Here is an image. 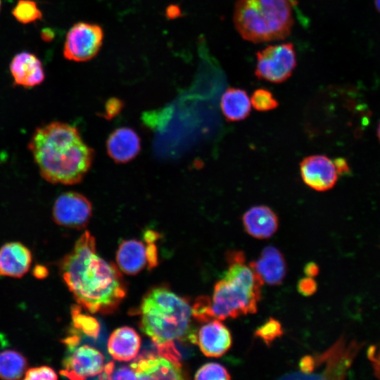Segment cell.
<instances>
[{
	"mask_svg": "<svg viewBox=\"0 0 380 380\" xmlns=\"http://www.w3.org/2000/svg\"><path fill=\"white\" fill-rule=\"evenodd\" d=\"M63 280L77 303L95 313L113 312L126 289L120 271L96 253L95 238L85 231L61 262Z\"/></svg>",
	"mask_w": 380,
	"mask_h": 380,
	"instance_id": "obj_1",
	"label": "cell"
},
{
	"mask_svg": "<svg viewBox=\"0 0 380 380\" xmlns=\"http://www.w3.org/2000/svg\"><path fill=\"white\" fill-rule=\"evenodd\" d=\"M28 148L41 176L51 184L80 183L94 157L75 127L58 121L36 129Z\"/></svg>",
	"mask_w": 380,
	"mask_h": 380,
	"instance_id": "obj_2",
	"label": "cell"
},
{
	"mask_svg": "<svg viewBox=\"0 0 380 380\" xmlns=\"http://www.w3.org/2000/svg\"><path fill=\"white\" fill-rule=\"evenodd\" d=\"M141 327L160 355L180 363L175 342L197 343L188 301L165 288L148 293L141 305Z\"/></svg>",
	"mask_w": 380,
	"mask_h": 380,
	"instance_id": "obj_3",
	"label": "cell"
},
{
	"mask_svg": "<svg viewBox=\"0 0 380 380\" xmlns=\"http://www.w3.org/2000/svg\"><path fill=\"white\" fill-rule=\"evenodd\" d=\"M226 260L227 270L214 287L211 301L214 317L225 319L255 313L264 284L262 279L250 265H246L243 253H233Z\"/></svg>",
	"mask_w": 380,
	"mask_h": 380,
	"instance_id": "obj_4",
	"label": "cell"
},
{
	"mask_svg": "<svg viewBox=\"0 0 380 380\" xmlns=\"http://www.w3.org/2000/svg\"><path fill=\"white\" fill-rule=\"evenodd\" d=\"M294 0H238L233 20L243 39L253 43L288 37L293 25Z\"/></svg>",
	"mask_w": 380,
	"mask_h": 380,
	"instance_id": "obj_5",
	"label": "cell"
},
{
	"mask_svg": "<svg viewBox=\"0 0 380 380\" xmlns=\"http://www.w3.org/2000/svg\"><path fill=\"white\" fill-rule=\"evenodd\" d=\"M296 65V52L293 44L269 45L256 53L255 75L261 80L281 83L291 76Z\"/></svg>",
	"mask_w": 380,
	"mask_h": 380,
	"instance_id": "obj_6",
	"label": "cell"
},
{
	"mask_svg": "<svg viewBox=\"0 0 380 380\" xmlns=\"http://www.w3.org/2000/svg\"><path fill=\"white\" fill-rule=\"evenodd\" d=\"M103 39L102 27L94 23L78 22L68 30L63 46V56L69 61L85 62L99 51Z\"/></svg>",
	"mask_w": 380,
	"mask_h": 380,
	"instance_id": "obj_7",
	"label": "cell"
},
{
	"mask_svg": "<svg viewBox=\"0 0 380 380\" xmlns=\"http://www.w3.org/2000/svg\"><path fill=\"white\" fill-rule=\"evenodd\" d=\"M91 214V203L86 196L75 191L61 194L52 208L54 222L70 229H80L86 227Z\"/></svg>",
	"mask_w": 380,
	"mask_h": 380,
	"instance_id": "obj_8",
	"label": "cell"
},
{
	"mask_svg": "<svg viewBox=\"0 0 380 380\" xmlns=\"http://www.w3.org/2000/svg\"><path fill=\"white\" fill-rule=\"evenodd\" d=\"M63 360L61 374L70 379L80 380L99 375L104 369V357L97 349L84 345L70 349Z\"/></svg>",
	"mask_w": 380,
	"mask_h": 380,
	"instance_id": "obj_9",
	"label": "cell"
},
{
	"mask_svg": "<svg viewBox=\"0 0 380 380\" xmlns=\"http://www.w3.org/2000/svg\"><path fill=\"white\" fill-rule=\"evenodd\" d=\"M300 172L304 183L317 191L332 189L338 175L334 161L324 155L304 158L300 163Z\"/></svg>",
	"mask_w": 380,
	"mask_h": 380,
	"instance_id": "obj_10",
	"label": "cell"
},
{
	"mask_svg": "<svg viewBox=\"0 0 380 380\" xmlns=\"http://www.w3.org/2000/svg\"><path fill=\"white\" fill-rule=\"evenodd\" d=\"M355 341L348 344L345 339L338 340L328 350L314 356L316 367L327 362L322 379H343L351 365L358 350Z\"/></svg>",
	"mask_w": 380,
	"mask_h": 380,
	"instance_id": "obj_11",
	"label": "cell"
},
{
	"mask_svg": "<svg viewBox=\"0 0 380 380\" xmlns=\"http://www.w3.org/2000/svg\"><path fill=\"white\" fill-rule=\"evenodd\" d=\"M137 379H184L180 363L165 357L151 355L139 357L130 365Z\"/></svg>",
	"mask_w": 380,
	"mask_h": 380,
	"instance_id": "obj_12",
	"label": "cell"
},
{
	"mask_svg": "<svg viewBox=\"0 0 380 380\" xmlns=\"http://www.w3.org/2000/svg\"><path fill=\"white\" fill-rule=\"evenodd\" d=\"M10 71L15 84L25 88L38 86L45 79L41 61L36 55L27 51L14 56L10 63Z\"/></svg>",
	"mask_w": 380,
	"mask_h": 380,
	"instance_id": "obj_13",
	"label": "cell"
},
{
	"mask_svg": "<svg viewBox=\"0 0 380 380\" xmlns=\"http://www.w3.org/2000/svg\"><path fill=\"white\" fill-rule=\"evenodd\" d=\"M106 149L115 163H126L134 159L140 152L141 139L132 128L119 127L108 136Z\"/></svg>",
	"mask_w": 380,
	"mask_h": 380,
	"instance_id": "obj_14",
	"label": "cell"
},
{
	"mask_svg": "<svg viewBox=\"0 0 380 380\" xmlns=\"http://www.w3.org/2000/svg\"><path fill=\"white\" fill-rule=\"evenodd\" d=\"M232 342L230 331L219 320L203 325L197 335V343L201 352L208 357L222 356L230 348Z\"/></svg>",
	"mask_w": 380,
	"mask_h": 380,
	"instance_id": "obj_15",
	"label": "cell"
},
{
	"mask_svg": "<svg viewBox=\"0 0 380 380\" xmlns=\"http://www.w3.org/2000/svg\"><path fill=\"white\" fill-rule=\"evenodd\" d=\"M249 265L263 282L276 286L282 283L286 274V262L281 252L273 246L265 247L260 257Z\"/></svg>",
	"mask_w": 380,
	"mask_h": 380,
	"instance_id": "obj_16",
	"label": "cell"
},
{
	"mask_svg": "<svg viewBox=\"0 0 380 380\" xmlns=\"http://www.w3.org/2000/svg\"><path fill=\"white\" fill-rule=\"evenodd\" d=\"M243 226L251 236L264 239L271 237L279 227V219L274 210L267 205L251 207L242 216Z\"/></svg>",
	"mask_w": 380,
	"mask_h": 380,
	"instance_id": "obj_17",
	"label": "cell"
},
{
	"mask_svg": "<svg viewBox=\"0 0 380 380\" xmlns=\"http://www.w3.org/2000/svg\"><path fill=\"white\" fill-rule=\"evenodd\" d=\"M32 262L29 249L19 242L6 243L0 248V274L21 277L27 273Z\"/></svg>",
	"mask_w": 380,
	"mask_h": 380,
	"instance_id": "obj_18",
	"label": "cell"
},
{
	"mask_svg": "<svg viewBox=\"0 0 380 380\" xmlns=\"http://www.w3.org/2000/svg\"><path fill=\"white\" fill-rule=\"evenodd\" d=\"M141 346V338L131 327L116 329L108 341V350L113 359L129 361L135 358Z\"/></svg>",
	"mask_w": 380,
	"mask_h": 380,
	"instance_id": "obj_19",
	"label": "cell"
},
{
	"mask_svg": "<svg viewBox=\"0 0 380 380\" xmlns=\"http://www.w3.org/2000/svg\"><path fill=\"white\" fill-rule=\"evenodd\" d=\"M116 260L123 272L136 274L148 264L147 247L136 239L123 241L119 246Z\"/></svg>",
	"mask_w": 380,
	"mask_h": 380,
	"instance_id": "obj_20",
	"label": "cell"
},
{
	"mask_svg": "<svg viewBox=\"0 0 380 380\" xmlns=\"http://www.w3.org/2000/svg\"><path fill=\"white\" fill-rule=\"evenodd\" d=\"M220 108L227 120L241 121L250 115L251 99L245 90L238 87H229L221 97Z\"/></svg>",
	"mask_w": 380,
	"mask_h": 380,
	"instance_id": "obj_21",
	"label": "cell"
},
{
	"mask_svg": "<svg viewBox=\"0 0 380 380\" xmlns=\"http://www.w3.org/2000/svg\"><path fill=\"white\" fill-rule=\"evenodd\" d=\"M26 358L19 352L7 350L0 353V378L19 379L25 373Z\"/></svg>",
	"mask_w": 380,
	"mask_h": 380,
	"instance_id": "obj_22",
	"label": "cell"
},
{
	"mask_svg": "<svg viewBox=\"0 0 380 380\" xmlns=\"http://www.w3.org/2000/svg\"><path fill=\"white\" fill-rule=\"evenodd\" d=\"M12 15L19 23L29 24L42 18V13L32 0H19L12 10Z\"/></svg>",
	"mask_w": 380,
	"mask_h": 380,
	"instance_id": "obj_23",
	"label": "cell"
},
{
	"mask_svg": "<svg viewBox=\"0 0 380 380\" xmlns=\"http://www.w3.org/2000/svg\"><path fill=\"white\" fill-rule=\"evenodd\" d=\"M72 317L73 325L77 329L82 331L89 336L97 337L100 327L95 318L82 314L78 306L72 308Z\"/></svg>",
	"mask_w": 380,
	"mask_h": 380,
	"instance_id": "obj_24",
	"label": "cell"
},
{
	"mask_svg": "<svg viewBox=\"0 0 380 380\" xmlns=\"http://www.w3.org/2000/svg\"><path fill=\"white\" fill-rule=\"evenodd\" d=\"M282 334L283 329L281 323L273 317H270L254 333L255 336L262 341L267 346H270Z\"/></svg>",
	"mask_w": 380,
	"mask_h": 380,
	"instance_id": "obj_25",
	"label": "cell"
},
{
	"mask_svg": "<svg viewBox=\"0 0 380 380\" xmlns=\"http://www.w3.org/2000/svg\"><path fill=\"white\" fill-rule=\"evenodd\" d=\"M250 99L254 109L260 112L270 111L279 106V102L272 93L263 88L255 90Z\"/></svg>",
	"mask_w": 380,
	"mask_h": 380,
	"instance_id": "obj_26",
	"label": "cell"
},
{
	"mask_svg": "<svg viewBox=\"0 0 380 380\" xmlns=\"http://www.w3.org/2000/svg\"><path fill=\"white\" fill-rule=\"evenodd\" d=\"M196 379H230L227 369L220 364L210 362L203 365L196 373Z\"/></svg>",
	"mask_w": 380,
	"mask_h": 380,
	"instance_id": "obj_27",
	"label": "cell"
},
{
	"mask_svg": "<svg viewBox=\"0 0 380 380\" xmlns=\"http://www.w3.org/2000/svg\"><path fill=\"white\" fill-rule=\"evenodd\" d=\"M192 315L200 322L211 321L215 318L211 308V301L208 296H200L191 308Z\"/></svg>",
	"mask_w": 380,
	"mask_h": 380,
	"instance_id": "obj_28",
	"label": "cell"
},
{
	"mask_svg": "<svg viewBox=\"0 0 380 380\" xmlns=\"http://www.w3.org/2000/svg\"><path fill=\"white\" fill-rule=\"evenodd\" d=\"M25 379H57L58 376L53 369L47 366L31 368L25 373Z\"/></svg>",
	"mask_w": 380,
	"mask_h": 380,
	"instance_id": "obj_29",
	"label": "cell"
},
{
	"mask_svg": "<svg viewBox=\"0 0 380 380\" xmlns=\"http://www.w3.org/2000/svg\"><path fill=\"white\" fill-rule=\"evenodd\" d=\"M317 287L315 280L310 277L300 279L297 284L298 292L305 296L314 294L317 290Z\"/></svg>",
	"mask_w": 380,
	"mask_h": 380,
	"instance_id": "obj_30",
	"label": "cell"
},
{
	"mask_svg": "<svg viewBox=\"0 0 380 380\" xmlns=\"http://www.w3.org/2000/svg\"><path fill=\"white\" fill-rule=\"evenodd\" d=\"M108 379H137V376L130 366H124L117 369L114 367Z\"/></svg>",
	"mask_w": 380,
	"mask_h": 380,
	"instance_id": "obj_31",
	"label": "cell"
},
{
	"mask_svg": "<svg viewBox=\"0 0 380 380\" xmlns=\"http://www.w3.org/2000/svg\"><path fill=\"white\" fill-rule=\"evenodd\" d=\"M368 357L372 362L374 374L380 379V343L369 348Z\"/></svg>",
	"mask_w": 380,
	"mask_h": 380,
	"instance_id": "obj_32",
	"label": "cell"
},
{
	"mask_svg": "<svg viewBox=\"0 0 380 380\" xmlns=\"http://www.w3.org/2000/svg\"><path fill=\"white\" fill-rule=\"evenodd\" d=\"M315 360L314 356L305 355L299 362V368L305 374H310L315 369Z\"/></svg>",
	"mask_w": 380,
	"mask_h": 380,
	"instance_id": "obj_33",
	"label": "cell"
},
{
	"mask_svg": "<svg viewBox=\"0 0 380 380\" xmlns=\"http://www.w3.org/2000/svg\"><path fill=\"white\" fill-rule=\"evenodd\" d=\"M122 104V102L118 99H110L106 105V115L110 116L116 115L121 110Z\"/></svg>",
	"mask_w": 380,
	"mask_h": 380,
	"instance_id": "obj_34",
	"label": "cell"
},
{
	"mask_svg": "<svg viewBox=\"0 0 380 380\" xmlns=\"http://www.w3.org/2000/svg\"><path fill=\"white\" fill-rule=\"evenodd\" d=\"M334 163L335 164L338 175H344L349 173V165L345 159L342 158H338L334 160Z\"/></svg>",
	"mask_w": 380,
	"mask_h": 380,
	"instance_id": "obj_35",
	"label": "cell"
},
{
	"mask_svg": "<svg viewBox=\"0 0 380 380\" xmlns=\"http://www.w3.org/2000/svg\"><path fill=\"white\" fill-rule=\"evenodd\" d=\"M182 11L180 8L175 4L170 5L165 11V15L167 19L173 20L181 16Z\"/></svg>",
	"mask_w": 380,
	"mask_h": 380,
	"instance_id": "obj_36",
	"label": "cell"
},
{
	"mask_svg": "<svg viewBox=\"0 0 380 380\" xmlns=\"http://www.w3.org/2000/svg\"><path fill=\"white\" fill-rule=\"evenodd\" d=\"M304 272L308 277H315L319 273V267L315 262H309L304 267Z\"/></svg>",
	"mask_w": 380,
	"mask_h": 380,
	"instance_id": "obj_37",
	"label": "cell"
},
{
	"mask_svg": "<svg viewBox=\"0 0 380 380\" xmlns=\"http://www.w3.org/2000/svg\"><path fill=\"white\" fill-rule=\"evenodd\" d=\"M48 270L47 269L42 265H37L35 266L33 274L35 277L37 279H44L48 275Z\"/></svg>",
	"mask_w": 380,
	"mask_h": 380,
	"instance_id": "obj_38",
	"label": "cell"
},
{
	"mask_svg": "<svg viewBox=\"0 0 380 380\" xmlns=\"http://www.w3.org/2000/svg\"><path fill=\"white\" fill-rule=\"evenodd\" d=\"M54 37H55V33L51 29L46 28L43 30L42 32V38L45 42L51 41L54 38Z\"/></svg>",
	"mask_w": 380,
	"mask_h": 380,
	"instance_id": "obj_39",
	"label": "cell"
},
{
	"mask_svg": "<svg viewBox=\"0 0 380 380\" xmlns=\"http://www.w3.org/2000/svg\"><path fill=\"white\" fill-rule=\"evenodd\" d=\"M374 4L377 11L380 13V0H374Z\"/></svg>",
	"mask_w": 380,
	"mask_h": 380,
	"instance_id": "obj_40",
	"label": "cell"
},
{
	"mask_svg": "<svg viewBox=\"0 0 380 380\" xmlns=\"http://www.w3.org/2000/svg\"><path fill=\"white\" fill-rule=\"evenodd\" d=\"M377 137H378L379 140L380 141V122L379 123L378 128H377Z\"/></svg>",
	"mask_w": 380,
	"mask_h": 380,
	"instance_id": "obj_41",
	"label": "cell"
},
{
	"mask_svg": "<svg viewBox=\"0 0 380 380\" xmlns=\"http://www.w3.org/2000/svg\"><path fill=\"white\" fill-rule=\"evenodd\" d=\"M1 1L0 0V11H1Z\"/></svg>",
	"mask_w": 380,
	"mask_h": 380,
	"instance_id": "obj_42",
	"label": "cell"
}]
</instances>
